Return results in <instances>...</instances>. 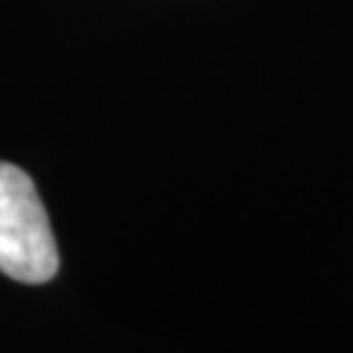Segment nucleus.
I'll list each match as a JSON object with an SVG mask.
<instances>
[{"mask_svg": "<svg viewBox=\"0 0 353 353\" xmlns=\"http://www.w3.org/2000/svg\"><path fill=\"white\" fill-rule=\"evenodd\" d=\"M0 271L27 285L57 277L59 250L30 174L0 162Z\"/></svg>", "mask_w": 353, "mask_h": 353, "instance_id": "obj_1", "label": "nucleus"}]
</instances>
